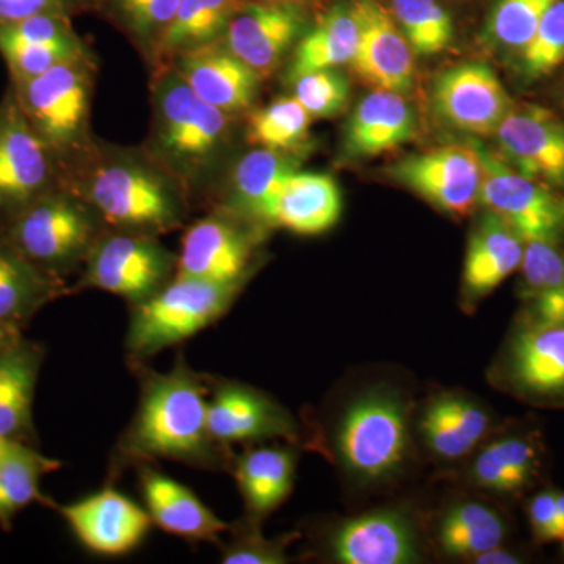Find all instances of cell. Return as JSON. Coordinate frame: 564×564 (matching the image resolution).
Listing matches in <instances>:
<instances>
[{"label": "cell", "mask_w": 564, "mask_h": 564, "mask_svg": "<svg viewBox=\"0 0 564 564\" xmlns=\"http://www.w3.org/2000/svg\"><path fill=\"white\" fill-rule=\"evenodd\" d=\"M415 135V115L400 93L375 90L356 107L345 132L352 158H373L395 150Z\"/></svg>", "instance_id": "4316f807"}, {"label": "cell", "mask_w": 564, "mask_h": 564, "mask_svg": "<svg viewBox=\"0 0 564 564\" xmlns=\"http://www.w3.org/2000/svg\"><path fill=\"white\" fill-rule=\"evenodd\" d=\"M73 18L43 14L14 22H0V55L10 80L40 76L62 63L90 57L87 44L74 31Z\"/></svg>", "instance_id": "2e32d148"}, {"label": "cell", "mask_w": 564, "mask_h": 564, "mask_svg": "<svg viewBox=\"0 0 564 564\" xmlns=\"http://www.w3.org/2000/svg\"><path fill=\"white\" fill-rule=\"evenodd\" d=\"M538 451L524 437H502L489 444L473 464L475 485L494 492H518L532 481L538 470Z\"/></svg>", "instance_id": "d590c367"}, {"label": "cell", "mask_w": 564, "mask_h": 564, "mask_svg": "<svg viewBox=\"0 0 564 564\" xmlns=\"http://www.w3.org/2000/svg\"><path fill=\"white\" fill-rule=\"evenodd\" d=\"M69 292L65 278L40 269L0 236V328L22 333L36 313Z\"/></svg>", "instance_id": "603a6c76"}, {"label": "cell", "mask_w": 564, "mask_h": 564, "mask_svg": "<svg viewBox=\"0 0 564 564\" xmlns=\"http://www.w3.org/2000/svg\"><path fill=\"white\" fill-rule=\"evenodd\" d=\"M234 470L248 511L263 516L276 510L291 494L295 455L282 447L252 448L237 458Z\"/></svg>", "instance_id": "4dcf8cb0"}, {"label": "cell", "mask_w": 564, "mask_h": 564, "mask_svg": "<svg viewBox=\"0 0 564 564\" xmlns=\"http://www.w3.org/2000/svg\"><path fill=\"white\" fill-rule=\"evenodd\" d=\"M207 426L218 445L295 437V425L284 410L262 393L236 383H223L207 403Z\"/></svg>", "instance_id": "d6986e66"}, {"label": "cell", "mask_w": 564, "mask_h": 564, "mask_svg": "<svg viewBox=\"0 0 564 564\" xmlns=\"http://www.w3.org/2000/svg\"><path fill=\"white\" fill-rule=\"evenodd\" d=\"M223 563L280 564L285 563V555L281 547L265 543L261 538L245 536L223 547Z\"/></svg>", "instance_id": "f6af8a7d"}, {"label": "cell", "mask_w": 564, "mask_h": 564, "mask_svg": "<svg viewBox=\"0 0 564 564\" xmlns=\"http://www.w3.org/2000/svg\"><path fill=\"white\" fill-rule=\"evenodd\" d=\"M521 269L534 321L564 325V259L555 242L524 243Z\"/></svg>", "instance_id": "74e56055"}, {"label": "cell", "mask_w": 564, "mask_h": 564, "mask_svg": "<svg viewBox=\"0 0 564 564\" xmlns=\"http://www.w3.org/2000/svg\"><path fill=\"white\" fill-rule=\"evenodd\" d=\"M340 459L364 480H381L402 466L408 448L406 408L399 397L373 392L348 408L337 430Z\"/></svg>", "instance_id": "ba28073f"}, {"label": "cell", "mask_w": 564, "mask_h": 564, "mask_svg": "<svg viewBox=\"0 0 564 564\" xmlns=\"http://www.w3.org/2000/svg\"><path fill=\"white\" fill-rule=\"evenodd\" d=\"M437 115L458 131L489 135L513 110V101L484 63H463L444 70L433 88Z\"/></svg>", "instance_id": "7c38bea8"}, {"label": "cell", "mask_w": 564, "mask_h": 564, "mask_svg": "<svg viewBox=\"0 0 564 564\" xmlns=\"http://www.w3.org/2000/svg\"><path fill=\"white\" fill-rule=\"evenodd\" d=\"M343 212V196L328 174L293 172L274 199L267 226L302 236L333 228Z\"/></svg>", "instance_id": "484cf974"}, {"label": "cell", "mask_w": 564, "mask_h": 564, "mask_svg": "<svg viewBox=\"0 0 564 564\" xmlns=\"http://www.w3.org/2000/svg\"><path fill=\"white\" fill-rule=\"evenodd\" d=\"M556 514H558L560 527H562L564 540V492H555Z\"/></svg>", "instance_id": "f907efd6"}, {"label": "cell", "mask_w": 564, "mask_h": 564, "mask_svg": "<svg viewBox=\"0 0 564 564\" xmlns=\"http://www.w3.org/2000/svg\"><path fill=\"white\" fill-rule=\"evenodd\" d=\"M397 181L447 214L464 217L480 202L481 159L462 144L411 155L391 170Z\"/></svg>", "instance_id": "8fae6325"}, {"label": "cell", "mask_w": 564, "mask_h": 564, "mask_svg": "<svg viewBox=\"0 0 564 564\" xmlns=\"http://www.w3.org/2000/svg\"><path fill=\"white\" fill-rule=\"evenodd\" d=\"M529 514L538 541H563L562 527L556 514L555 492L544 491L534 496L530 502Z\"/></svg>", "instance_id": "bcb514c9"}, {"label": "cell", "mask_w": 564, "mask_h": 564, "mask_svg": "<svg viewBox=\"0 0 564 564\" xmlns=\"http://www.w3.org/2000/svg\"><path fill=\"white\" fill-rule=\"evenodd\" d=\"M95 9V0H0V22L57 14L74 18Z\"/></svg>", "instance_id": "ee69618b"}, {"label": "cell", "mask_w": 564, "mask_h": 564, "mask_svg": "<svg viewBox=\"0 0 564 564\" xmlns=\"http://www.w3.org/2000/svg\"><path fill=\"white\" fill-rule=\"evenodd\" d=\"M293 172L295 162L285 152L265 148L247 152L234 166L226 212L267 225L274 199Z\"/></svg>", "instance_id": "f1b7e54d"}, {"label": "cell", "mask_w": 564, "mask_h": 564, "mask_svg": "<svg viewBox=\"0 0 564 564\" xmlns=\"http://www.w3.org/2000/svg\"><path fill=\"white\" fill-rule=\"evenodd\" d=\"M62 464L43 456L32 445H21L0 459V527L10 530L13 519L33 502H43L40 484L43 475Z\"/></svg>", "instance_id": "8d00e7d4"}, {"label": "cell", "mask_w": 564, "mask_h": 564, "mask_svg": "<svg viewBox=\"0 0 564 564\" xmlns=\"http://www.w3.org/2000/svg\"><path fill=\"white\" fill-rule=\"evenodd\" d=\"M58 185V163L9 85L0 101V228Z\"/></svg>", "instance_id": "9c48e42d"}, {"label": "cell", "mask_w": 564, "mask_h": 564, "mask_svg": "<svg viewBox=\"0 0 564 564\" xmlns=\"http://www.w3.org/2000/svg\"><path fill=\"white\" fill-rule=\"evenodd\" d=\"M478 154L484 176L480 202L510 225L524 243L555 242L564 220L563 203L491 152L480 150Z\"/></svg>", "instance_id": "30bf717a"}, {"label": "cell", "mask_w": 564, "mask_h": 564, "mask_svg": "<svg viewBox=\"0 0 564 564\" xmlns=\"http://www.w3.org/2000/svg\"><path fill=\"white\" fill-rule=\"evenodd\" d=\"M564 62V0L545 11L532 39L521 50V68L529 79H540Z\"/></svg>", "instance_id": "60d3db41"}, {"label": "cell", "mask_w": 564, "mask_h": 564, "mask_svg": "<svg viewBox=\"0 0 564 564\" xmlns=\"http://www.w3.org/2000/svg\"><path fill=\"white\" fill-rule=\"evenodd\" d=\"M207 395L206 381L185 364L166 373H148L135 419L120 445L122 459L214 467L220 455L207 426Z\"/></svg>", "instance_id": "7a4b0ae2"}, {"label": "cell", "mask_w": 564, "mask_h": 564, "mask_svg": "<svg viewBox=\"0 0 564 564\" xmlns=\"http://www.w3.org/2000/svg\"><path fill=\"white\" fill-rule=\"evenodd\" d=\"M43 358V348L24 337L0 351V437L33 447V399Z\"/></svg>", "instance_id": "d4e9b609"}, {"label": "cell", "mask_w": 564, "mask_h": 564, "mask_svg": "<svg viewBox=\"0 0 564 564\" xmlns=\"http://www.w3.org/2000/svg\"><path fill=\"white\" fill-rule=\"evenodd\" d=\"M151 91L148 152L187 188L214 172L231 135L234 115L204 102L172 63L158 65Z\"/></svg>", "instance_id": "3957f363"}, {"label": "cell", "mask_w": 564, "mask_h": 564, "mask_svg": "<svg viewBox=\"0 0 564 564\" xmlns=\"http://www.w3.org/2000/svg\"><path fill=\"white\" fill-rule=\"evenodd\" d=\"M104 225L90 204L58 185L2 226L0 236L40 269L65 278L84 265Z\"/></svg>", "instance_id": "277c9868"}, {"label": "cell", "mask_w": 564, "mask_h": 564, "mask_svg": "<svg viewBox=\"0 0 564 564\" xmlns=\"http://www.w3.org/2000/svg\"><path fill=\"white\" fill-rule=\"evenodd\" d=\"M20 443H14V441L6 440V437H0V459L6 458L10 454H13L18 447H21Z\"/></svg>", "instance_id": "681fc988"}, {"label": "cell", "mask_w": 564, "mask_h": 564, "mask_svg": "<svg viewBox=\"0 0 564 564\" xmlns=\"http://www.w3.org/2000/svg\"><path fill=\"white\" fill-rule=\"evenodd\" d=\"M254 2H288V0H254Z\"/></svg>", "instance_id": "816d5d0a"}, {"label": "cell", "mask_w": 564, "mask_h": 564, "mask_svg": "<svg viewBox=\"0 0 564 564\" xmlns=\"http://www.w3.org/2000/svg\"><path fill=\"white\" fill-rule=\"evenodd\" d=\"M166 63H172L204 102L229 115L250 109L262 79L221 41L184 52Z\"/></svg>", "instance_id": "ac0fdd59"}, {"label": "cell", "mask_w": 564, "mask_h": 564, "mask_svg": "<svg viewBox=\"0 0 564 564\" xmlns=\"http://www.w3.org/2000/svg\"><path fill=\"white\" fill-rule=\"evenodd\" d=\"M358 40V22L350 9L336 7L328 11L313 31L300 40L293 55L292 79L313 70L347 65L355 55Z\"/></svg>", "instance_id": "d6a6232c"}, {"label": "cell", "mask_w": 564, "mask_h": 564, "mask_svg": "<svg viewBox=\"0 0 564 564\" xmlns=\"http://www.w3.org/2000/svg\"><path fill=\"white\" fill-rule=\"evenodd\" d=\"M392 9L417 55L440 54L454 39L451 14L436 0H392Z\"/></svg>", "instance_id": "ab89813d"}, {"label": "cell", "mask_w": 564, "mask_h": 564, "mask_svg": "<svg viewBox=\"0 0 564 564\" xmlns=\"http://www.w3.org/2000/svg\"><path fill=\"white\" fill-rule=\"evenodd\" d=\"M563 543H564V540H563Z\"/></svg>", "instance_id": "f5cc1de1"}, {"label": "cell", "mask_w": 564, "mask_h": 564, "mask_svg": "<svg viewBox=\"0 0 564 564\" xmlns=\"http://www.w3.org/2000/svg\"><path fill=\"white\" fill-rule=\"evenodd\" d=\"M96 65L90 57L54 66L32 79L10 80L18 104L58 169L90 150V109Z\"/></svg>", "instance_id": "5b68a950"}, {"label": "cell", "mask_w": 564, "mask_h": 564, "mask_svg": "<svg viewBox=\"0 0 564 564\" xmlns=\"http://www.w3.org/2000/svg\"><path fill=\"white\" fill-rule=\"evenodd\" d=\"M303 25L302 11L292 3L247 0L234 14L221 43L263 79L280 66Z\"/></svg>", "instance_id": "e0dca14e"}, {"label": "cell", "mask_w": 564, "mask_h": 564, "mask_svg": "<svg viewBox=\"0 0 564 564\" xmlns=\"http://www.w3.org/2000/svg\"><path fill=\"white\" fill-rule=\"evenodd\" d=\"M239 291L240 284L174 276L133 306L126 337L129 355L139 361L191 339L228 313Z\"/></svg>", "instance_id": "8992f818"}, {"label": "cell", "mask_w": 564, "mask_h": 564, "mask_svg": "<svg viewBox=\"0 0 564 564\" xmlns=\"http://www.w3.org/2000/svg\"><path fill=\"white\" fill-rule=\"evenodd\" d=\"M140 488L152 524L191 541L220 543L229 525L209 510L196 494L169 475L141 467Z\"/></svg>", "instance_id": "7402d4cb"}, {"label": "cell", "mask_w": 564, "mask_h": 564, "mask_svg": "<svg viewBox=\"0 0 564 564\" xmlns=\"http://www.w3.org/2000/svg\"><path fill=\"white\" fill-rule=\"evenodd\" d=\"M556 0H499L489 18L488 32L500 46L522 50Z\"/></svg>", "instance_id": "b9f144b4"}, {"label": "cell", "mask_w": 564, "mask_h": 564, "mask_svg": "<svg viewBox=\"0 0 564 564\" xmlns=\"http://www.w3.org/2000/svg\"><path fill=\"white\" fill-rule=\"evenodd\" d=\"M508 375L519 391L564 395V325L534 321L511 344Z\"/></svg>", "instance_id": "cb8c5ba5"}, {"label": "cell", "mask_w": 564, "mask_h": 564, "mask_svg": "<svg viewBox=\"0 0 564 564\" xmlns=\"http://www.w3.org/2000/svg\"><path fill=\"white\" fill-rule=\"evenodd\" d=\"M508 161L527 177L564 182V124L549 111L511 110L496 131Z\"/></svg>", "instance_id": "ffe728a7"}, {"label": "cell", "mask_w": 564, "mask_h": 564, "mask_svg": "<svg viewBox=\"0 0 564 564\" xmlns=\"http://www.w3.org/2000/svg\"><path fill=\"white\" fill-rule=\"evenodd\" d=\"M177 256L150 234L104 231L85 259L79 289H99L143 303L176 276Z\"/></svg>", "instance_id": "52a82bcc"}, {"label": "cell", "mask_w": 564, "mask_h": 564, "mask_svg": "<svg viewBox=\"0 0 564 564\" xmlns=\"http://www.w3.org/2000/svg\"><path fill=\"white\" fill-rule=\"evenodd\" d=\"M57 508L85 547L107 556L129 554L144 540L152 524L147 508L113 488Z\"/></svg>", "instance_id": "5bb4252c"}, {"label": "cell", "mask_w": 564, "mask_h": 564, "mask_svg": "<svg viewBox=\"0 0 564 564\" xmlns=\"http://www.w3.org/2000/svg\"><path fill=\"white\" fill-rule=\"evenodd\" d=\"M251 239L229 212L193 223L182 237L176 276L242 284L250 267Z\"/></svg>", "instance_id": "9a60e30c"}, {"label": "cell", "mask_w": 564, "mask_h": 564, "mask_svg": "<svg viewBox=\"0 0 564 564\" xmlns=\"http://www.w3.org/2000/svg\"><path fill=\"white\" fill-rule=\"evenodd\" d=\"M22 337L21 332H13V329L0 328V351L6 350L9 345L13 344L14 340Z\"/></svg>", "instance_id": "c3c4849f"}, {"label": "cell", "mask_w": 564, "mask_h": 564, "mask_svg": "<svg viewBox=\"0 0 564 564\" xmlns=\"http://www.w3.org/2000/svg\"><path fill=\"white\" fill-rule=\"evenodd\" d=\"M524 240L502 218L489 212L475 229L464 261V288L485 296L521 267Z\"/></svg>", "instance_id": "83f0119b"}, {"label": "cell", "mask_w": 564, "mask_h": 564, "mask_svg": "<svg viewBox=\"0 0 564 564\" xmlns=\"http://www.w3.org/2000/svg\"><path fill=\"white\" fill-rule=\"evenodd\" d=\"M181 0H95L96 13L120 29L154 65Z\"/></svg>", "instance_id": "836d02e7"}, {"label": "cell", "mask_w": 564, "mask_h": 564, "mask_svg": "<svg viewBox=\"0 0 564 564\" xmlns=\"http://www.w3.org/2000/svg\"><path fill=\"white\" fill-rule=\"evenodd\" d=\"M348 82L333 69L313 70L293 77V98L311 118H329L348 102Z\"/></svg>", "instance_id": "7bdbcfd3"}, {"label": "cell", "mask_w": 564, "mask_h": 564, "mask_svg": "<svg viewBox=\"0 0 564 564\" xmlns=\"http://www.w3.org/2000/svg\"><path fill=\"white\" fill-rule=\"evenodd\" d=\"M245 2L247 0H181L154 66L184 52L220 43L234 14Z\"/></svg>", "instance_id": "1f68e13d"}, {"label": "cell", "mask_w": 564, "mask_h": 564, "mask_svg": "<svg viewBox=\"0 0 564 564\" xmlns=\"http://www.w3.org/2000/svg\"><path fill=\"white\" fill-rule=\"evenodd\" d=\"M61 185L120 231L158 237L182 228L187 218V188L148 151L101 150L93 143L63 166Z\"/></svg>", "instance_id": "6da1fadb"}, {"label": "cell", "mask_w": 564, "mask_h": 564, "mask_svg": "<svg viewBox=\"0 0 564 564\" xmlns=\"http://www.w3.org/2000/svg\"><path fill=\"white\" fill-rule=\"evenodd\" d=\"M474 562L484 564H513L519 563V558L510 554V552L500 551V547H496L492 549V551L485 552V554L475 556Z\"/></svg>", "instance_id": "7dc6e473"}, {"label": "cell", "mask_w": 564, "mask_h": 564, "mask_svg": "<svg viewBox=\"0 0 564 564\" xmlns=\"http://www.w3.org/2000/svg\"><path fill=\"white\" fill-rule=\"evenodd\" d=\"M507 536L502 516L488 505H456L444 516L440 527V543L444 552L458 558L475 556L500 547Z\"/></svg>", "instance_id": "e575fe53"}, {"label": "cell", "mask_w": 564, "mask_h": 564, "mask_svg": "<svg viewBox=\"0 0 564 564\" xmlns=\"http://www.w3.org/2000/svg\"><path fill=\"white\" fill-rule=\"evenodd\" d=\"M313 118L295 98L278 101L251 113L248 120V141L265 150L288 152L306 140Z\"/></svg>", "instance_id": "f35d334b"}, {"label": "cell", "mask_w": 564, "mask_h": 564, "mask_svg": "<svg viewBox=\"0 0 564 564\" xmlns=\"http://www.w3.org/2000/svg\"><path fill=\"white\" fill-rule=\"evenodd\" d=\"M359 40L350 65L375 90L406 93L413 84V50L388 11L375 0H355Z\"/></svg>", "instance_id": "4fadbf2b"}, {"label": "cell", "mask_w": 564, "mask_h": 564, "mask_svg": "<svg viewBox=\"0 0 564 564\" xmlns=\"http://www.w3.org/2000/svg\"><path fill=\"white\" fill-rule=\"evenodd\" d=\"M489 415L473 400L444 395L429 404L422 417V433L434 454L445 459L469 455L484 440Z\"/></svg>", "instance_id": "f546056e"}, {"label": "cell", "mask_w": 564, "mask_h": 564, "mask_svg": "<svg viewBox=\"0 0 564 564\" xmlns=\"http://www.w3.org/2000/svg\"><path fill=\"white\" fill-rule=\"evenodd\" d=\"M334 558L344 564H404L417 560L413 527L395 511L350 519L332 540Z\"/></svg>", "instance_id": "44dd1931"}]
</instances>
